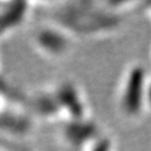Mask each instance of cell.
Instances as JSON below:
<instances>
[{
	"instance_id": "1",
	"label": "cell",
	"mask_w": 151,
	"mask_h": 151,
	"mask_svg": "<svg viewBox=\"0 0 151 151\" xmlns=\"http://www.w3.org/2000/svg\"><path fill=\"white\" fill-rule=\"evenodd\" d=\"M144 102L151 108V78L146 81V85H145Z\"/></svg>"
}]
</instances>
